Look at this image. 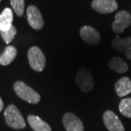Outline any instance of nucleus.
<instances>
[{"mask_svg": "<svg viewBox=\"0 0 131 131\" xmlns=\"http://www.w3.org/2000/svg\"><path fill=\"white\" fill-rule=\"evenodd\" d=\"M14 90L20 98L28 103L36 104L40 101V95L21 81H18L15 83Z\"/></svg>", "mask_w": 131, "mask_h": 131, "instance_id": "f03ea898", "label": "nucleus"}, {"mask_svg": "<svg viewBox=\"0 0 131 131\" xmlns=\"http://www.w3.org/2000/svg\"><path fill=\"white\" fill-rule=\"evenodd\" d=\"M63 123L67 131H84L82 121L73 113H66L63 117Z\"/></svg>", "mask_w": 131, "mask_h": 131, "instance_id": "1a4fd4ad", "label": "nucleus"}, {"mask_svg": "<svg viewBox=\"0 0 131 131\" xmlns=\"http://www.w3.org/2000/svg\"><path fill=\"white\" fill-rule=\"evenodd\" d=\"M115 92L119 97H124L131 93L130 80L124 77L117 81L114 86Z\"/></svg>", "mask_w": 131, "mask_h": 131, "instance_id": "9b49d317", "label": "nucleus"}, {"mask_svg": "<svg viewBox=\"0 0 131 131\" xmlns=\"http://www.w3.org/2000/svg\"><path fill=\"white\" fill-rule=\"evenodd\" d=\"M80 34L82 39L88 44L96 45L101 42V36L99 33L91 26H83L80 29Z\"/></svg>", "mask_w": 131, "mask_h": 131, "instance_id": "9d476101", "label": "nucleus"}, {"mask_svg": "<svg viewBox=\"0 0 131 131\" xmlns=\"http://www.w3.org/2000/svg\"><path fill=\"white\" fill-rule=\"evenodd\" d=\"M10 4L13 9L19 17H21L24 13L25 2L24 0H10Z\"/></svg>", "mask_w": 131, "mask_h": 131, "instance_id": "a211bd4d", "label": "nucleus"}, {"mask_svg": "<svg viewBox=\"0 0 131 131\" xmlns=\"http://www.w3.org/2000/svg\"><path fill=\"white\" fill-rule=\"evenodd\" d=\"M92 7L101 14H108L116 11L118 5L115 0H93Z\"/></svg>", "mask_w": 131, "mask_h": 131, "instance_id": "6e6552de", "label": "nucleus"}, {"mask_svg": "<svg viewBox=\"0 0 131 131\" xmlns=\"http://www.w3.org/2000/svg\"><path fill=\"white\" fill-rule=\"evenodd\" d=\"M3 108H4V103H3V101L2 100V98L0 97V112L2 111Z\"/></svg>", "mask_w": 131, "mask_h": 131, "instance_id": "412c9836", "label": "nucleus"}, {"mask_svg": "<svg viewBox=\"0 0 131 131\" xmlns=\"http://www.w3.org/2000/svg\"><path fill=\"white\" fill-rule=\"evenodd\" d=\"M125 57L127 59H129V60L131 61V47L125 52Z\"/></svg>", "mask_w": 131, "mask_h": 131, "instance_id": "aec40b11", "label": "nucleus"}, {"mask_svg": "<svg viewBox=\"0 0 131 131\" xmlns=\"http://www.w3.org/2000/svg\"><path fill=\"white\" fill-rule=\"evenodd\" d=\"M103 120L109 131H125V127L119 117L112 111H106L103 114Z\"/></svg>", "mask_w": 131, "mask_h": 131, "instance_id": "0eeeda50", "label": "nucleus"}, {"mask_svg": "<svg viewBox=\"0 0 131 131\" xmlns=\"http://www.w3.org/2000/svg\"><path fill=\"white\" fill-rule=\"evenodd\" d=\"M16 33H17V30H16V28L14 26H12L11 28L8 29L7 31H0L1 36L3 38V39L5 40L6 44H9L13 40Z\"/></svg>", "mask_w": 131, "mask_h": 131, "instance_id": "6ab92c4d", "label": "nucleus"}, {"mask_svg": "<svg viewBox=\"0 0 131 131\" xmlns=\"http://www.w3.org/2000/svg\"><path fill=\"white\" fill-rule=\"evenodd\" d=\"M108 66L112 70L119 74L125 73L128 70V66L126 62L119 57H112L108 61Z\"/></svg>", "mask_w": 131, "mask_h": 131, "instance_id": "4468645a", "label": "nucleus"}, {"mask_svg": "<svg viewBox=\"0 0 131 131\" xmlns=\"http://www.w3.org/2000/svg\"><path fill=\"white\" fill-rule=\"evenodd\" d=\"M75 81L79 88L84 93L90 92L93 89L94 81L93 75L91 74L89 70L84 68H82L78 70L76 74Z\"/></svg>", "mask_w": 131, "mask_h": 131, "instance_id": "20e7f679", "label": "nucleus"}, {"mask_svg": "<svg viewBox=\"0 0 131 131\" xmlns=\"http://www.w3.org/2000/svg\"><path fill=\"white\" fill-rule=\"evenodd\" d=\"M26 13L28 24L34 29L39 30L42 28L44 26V20L39 9L37 7L34 5L29 6L27 8Z\"/></svg>", "mask_w": 131, "mask_h": 131, "instance_id": "423d86ee", "label": "nucleus"}, {"mask_svg": "<svg viewBox=\"0 0 131 131\" xmlns=\"http://www.w3.org/2000/svg\"><path fill=\"white\" fill-rule=\"evenodd\" d=\"M4 115L7 124L12 128L20 130L26 127V122L24 117L18 108L13 104H11L6 108Z\"/></svg>", "mask_w": 131, "mask_h": 131, "instance_id": "f257e3e1", "label": "nucleus"}, {"mask_svg": "<svg viewBox=\"0 0 131 131\" xmlns=\"http://www.w3.org/2000/svg\"><path fill=\"white\" fill-rule=\"evenodd\" d=\"M17 49L13 46H7L5 48L3 53L0 56V64L7 66L14 61L17 56Z\"/></svg>", "mask_w": 131, "mask_h": 131, "instance_id": "2eb2a0df", "label": "nucleus"}, {"mask_svg": "<svg viewBox=\"0 0 131 131\" xmlns=\"http://www.w3.org/2000/svg\"><path fill=\"white\" fill-rule=\"evenodd\" d=\"M113 48L119 52H126L131 47V37L121 39L119 36H117L112 42Z\"/></svg>", "mask_w": 131, "mask_h": 131, "instance_id": "dca6fc26", "label": "nucleus"}, {"mask_svg": "<svg viewBox=\"0 0 131 131\" xmlns=\"http://www.w3.org/2000/svg\"><path fill=\"white\" fill-rule=\"evenodd\" d=\"M0 2H1V0H0Z\"/></svg>", "mask_w": 131, "mask_h": 131, "instance_id": "4be33fe9", "label": "nucleus"}, {"mask_svg": "<svg viewBox=\"0 0 131 131\" xmlns=\"http://www.w3.org/2000/svg\"><path fill=\"white\" fill-rule=\"evenodd\" d=\"M119 110L123 116L131 118V98L122 99L119 104Z\"/></svg>", "mask_w": 131, "mask_h": 131, "instance_id": "f3484780", "label": "nucleus"}, {"mask_svg": "<svg viewBox=\"0 0 131 131\" xmlns=\"http://www.w3.org/2000/svg\"><path fill=\"white\" fill-rule=\"evenodd\" d=\"M13 13L12 9L5 8L0 15V31H5L13 26Z\"/></svg>", "mask_w": 131, "mask_h": 131, "instance_id": "ddd939ff", "label": "nucleus"}, {"mask_svg": "<svg viewBox=\"0 0 131 131\" xmlns=\"http://www.w3.org/2000/svg\"><path fill=\"white\" fill-rule=\"evenodd\" d=\"M28 59L33 70L41 72L45 69L46 58L40 48L36 46L31 47L28 52Z\"/></svg>", "mask_w": 131, "mask_h": 131, "instance_id": "7ed1b4c3", "label": "nucleus"}, {"mask_svg": "<svg viewBox=\"0 0 131 131\" xmlns=\"http://www.w3.org/2000/svg\"><path fill=\"white\" fill-rule=\"evenodd\" d=\"M131 24V15L125 10L118 12L112 24L113 31L116 34H121Z\"/></svg>", "mask_w": 131, "mask_h": 131, "instance_id": "39448f33", "label": "nucleus"}, {"mask_svg": "<svg viewBox=\"0 0 131 131\" xmlns=\"http://www.w3.org/2000/svg\"><path fill=\"white\" fill-rule=\"evenodd\" d=\"M28 122L34 131H52L51 127L47 122L43 121L37 116L29 115L28 117Z\"/></svg>", "mask_w": 131, "mask_h": 131, "instance_id": "f8f14e48", "label": "nucleus"}]
</instances>
